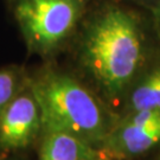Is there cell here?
<instances>
[{"mask_svg":"<svg viewBox=\"0 0 160 160\" xmlns=\"http://www.w3.org/2000/svg\"><path fill=\"white\" fill-rule=\"evenodd\" d=\"M43 132V115L30 78L0 114V151L16 152L36 142Z\"/></svg>","mask_w":160,"mask_h":160,"instance_id":"obj_5","label":"cell"},{"mask_svg":"<svg viewBox=\"0 0 160 160\" xmlns=\"http://www.w3.org/2000/svg\"><path fill=\"white\" fill-rule=\"evenodd\" d=\"M39 160H112L106 151L67 132L43 128Z\"/></svg>","mask_w":160,"mask_h":160,"instance_id":"obj_6","label":"cell"},{"mask_svg":"<svg viewBox=\"0 0 160 160\" xmlns=\"http://www.w3.org/2000/svg\"><path fill=\"white\" fill-rule=\"evenodd\" d=\"M140 110H160V64L135 81L128 92L125 114Z\"/></svg>","mask_w":160,"mask_h":160,"instance_id":"obj_7","label":"cell"},{"mask_svg":"<svg viewBox=\"0 0 160 160\" xmlns=\"http://www.w3.org/2000/svg\"><path fill=\"white\" fill-rule=\"evenodd\" d=\"M92 0H11V8L31 53L58 51L88 10Z\"/></svg>","mask_w":160,"mask_h":160,"instance_id":"obj_3","label":"cell"},{"mask_svg":"<svg viewBox=\"0 0 160 160\" xmlns=\"http://www.w3.org/2000/svg\"><path fill=\"white\" fill-rule=\"evenodd\" d=\"M159 143L160 110H140L119 118L101 147L112 160H129Z\"/></svg>","mask_w":160,"mask_h":160,"instance_id":"obj_4","label":"cell"},{"mask_svg":"<svg viewBox=\"0 0 160 160\" xmlns=\"http://www.w3.org/2000/svg\"><path fill=\"white\" fill-rule=\"evenodd\" d=\"M157 160H160V154H159V157H158V159H157Z\"/></svg>","mask_w":160,"mask_h":160,"instance_id":"obj_11","label":"cell"},{"mask_svg":"<svg viewBox=\"0 0 160 160\" xmlns=\"http://www.w3.org/2000/svg\"><path fill=\"white\" fill-rule=\"evenodd\" d=\"M146 59V45L137 18L107 6L86 25L80 61L103 96L116 100L135 83Z\"/></svg>","mask_w":160,"mask_h":160,"instance_id":"obj_1","label":"cell"},{"mask_svg":"<svg viewBox=\"0 0 160 160\" xmlns=\"http://www.w3.org/2000/svg\"><path fill=\"white\" fill-rule=\"evenodd\" d=\"M43 115V128L63 131L100 146L118 119L74 76L48 68L30 78Z\"/></svg>","mask_w":160,"mask_h":160,"instance_id":"obj_2","label":"cell"},{"mask_svg":"<svg viewBox=\"0 0 160 160\" xmlns=\"http://www.w3.org/2000/svg\"><path fill=\"white\" fill-rule=\"evenodd\" d=\"M26 82L28 77L22 69L16 67L0 68V114L23 89Z\"/></svg>","mask_w":160,"mask_h":160,"instance_id":"obj_8","label":"cell"},{"mask_svg":"<svg viewBox=\"0 0 160 160\" xmlns=\"http://www.w3.org/2000/svg\"><path fill=\"white\" fill-rule=\"evenodd\" d=\"M154 16H155V19H157V23H158V26L160 28V2L158 4V6L155 7Z\"/></svg>","mask_w":160,"mask_h":160,"instance_id":"obj_9","label":"cell"},{"mask_svg":"<svg viewBox=\"0 0 160 160\" xmlns=\"http://www.w3.org/2000/svg\"><path fill=\"white\" fill-rule=\"evenodd\" d=\"M0 160H19V159L12 158V157H0Z\"/></svg>","mask_w":160,"mask_h":160,"instance_id":"obj_10","label":"cell"}]
</instances>
